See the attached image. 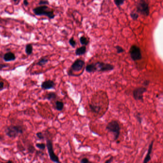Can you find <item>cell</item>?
Returning <instances> with one entry per match:
<instances>
[{
	"label": "cell",
	"mask_w": 163,
	"mask_h": 163,
	"mask_svg": "<svg viewBox=\"0 0 163 163\" xmlns=\"http://www.w3.org/2000/svg\"><path fill=\"white\" fill-rule=\"evenodd\" d=\"M4 132L6 135L9 137L15 138L24 133V128L23 126L19 125H11L5 129Z\"/></svg>",
	"instance_id": "obj_1"
},
{
	"label": "cell",
	"mask_w": 163,
	"mask_h": 163,
	"mask_svg": "<svg viewBox=\"0 0 163 163\" xmlns=\"http://www.w3.org/2000/svg\"><path fill=\"white\" fill-rule=\"evenodd\" d=\"M33 11L36 15H45L50 19H53L55 17V14L54 13V11L50 9L47 5H41L35 8L33 10Z\"/></svg>",
	"instance_id": "obj_2"
},
{
	"label": "cell",
	"mask_w": 163,
	"mask_h": 163,
	"mask_svg": "<svg viewBox=\"0 0 163 163\" xmlns=\"http://www.w3.org/2000/svg\"><path fill=\"white\" fill-rule=\"evenodd\" d=\"M109 132L113 133L114 135V140L117 141L120 135L121 127L119 123L116 120H113L109 123L106 127Z\"/></svg>",
	"instance_id": "obj_3"
},
{
	"label": "cell",
	"mask_w": 163,
	"mask_h": 163,
	"mask_svg": "<svg viewBox=\"0 0 163 163\" xmlns=\"http://www.w3.org/2000/svg\"><path fill=\"white\" fill-rule=\"evenodd\" d=\"M137 13L142 15L148 16L150 13L149 4L145 0H139L136 3Z\"/></svg>",
	"instance_id": "obj_4"
},
{
	"label": "cell",
	"mask_w": 163,
	"mask_h": 163,
	"mask_svg": "<svg viewBox=\"0 0 163 163\" xmlns=\"http://www.w3.org/2000/svg\"><path fill=\"white\" fill-rule=\"evenodd\" d=\"M129 54L131 59L134 61L140 60L142 58L141 49L136 45H133L131 46L129 50Z\"/></svg>",
	"instance_id": "obj_5"
},
{
	"label": "cell",
	"mask_w": 163,
	"mask_h": 163,
	"mask_svg": "<svg viewBox=\"0 0 163 163\" xmlns=\"http://www.w3.org/2000/svg\"><path fill=\"white\" fill-rule=\"evenodd\" d=\"M47 147L49 154L50 159L53 162L60 163L58 157L55 154L53 149V143L51 140H48L47 141Z\"/></svg>",
	"instance_id": "obj_6"
},
{
	"label": "cell",
	"mask_w": 163,
	"mask_h": 163,
	"mask_svg": "<svg viewBox=\"0 0 163 163\" xmlns=\"http://www.w3.org/2000/svg\"><path fill=\"white\" fill-rule=\"evenodd\" d=\"M147 89L144 87L135 88L133 92L134 98L136 100H144V94L147 92Z\"/></svg>",
	"instance_id": "obj_7"
},
{
	"label": "cell",
	"mask_w": 163,
	"mask_h": 163,
	"mask_svg": "<svg viewBox=\"0 0 163 163\" xmlns=\"http://www.w3.org/2000/svg\"><path fill=\"white\" fill-rule=\"evenodd\" d=\"M95 64L98 68V71H110L114 69V66L109 63H104L103 62H97Z\"/></svg>",
	"instance_id": "obj_8"
},
{
	"label": "cell",
	"mask_w": 163,
	"mask_h": 163,
	"mask_svg": "<svg viewBox=\"0 0 163 163\" xmlns=\"http://www.w3.org/2000/svg\"><path fill=\"white\" fill-rule=\"evenodd\" d=\"M85 65V61L80 59H77L75 60L71 66L69 70L71 71L78 72L81 70Z\"/></svg>",
	"instance_id": "obj_9"
},
{
	"label": "cell",
	"mask_w": 163,
	"mask_h": 163,
	"mask_svg": "<svg viewBox=\"0 0 163 163\" xmlns=\"http://www.w3.org/2000/svg\"><path fill=\"white\" fill-rule=\"evenodd\" d=\"M56 84L54 81L52 80H48L43 82L41 84V87L42 89L44 90H48L55 88Z\"/></svg>",
	"instance_id": "obj_10"
},
{
	"label": "cell",
	"mask_w": 163,
	"mask_h": 163,
	"mask_svg": "<svg viewBox=\"0 0 163 163\" xmlns=\"http://www.w3.org/2000/svg\"><path fill=\"white\" fill-rule=\"evenodd\" d=\"M3 59L5 62L12 61L16 59V57L14 53L11 52H9L3 55Z\"/></svg>",
	"instance_id": "obj_11"
},
{
	"label": "cell",
	"mask_w": 163,
	"mask_h": 163,
	"mask_svg": "<svg viewBox=\"0 0 163 163\" xmlns=\"http://www.w3.org/2000/svg\"><path fill=\"white\" fill-rule=\"evenodd\" d=\"M153 141H152L151 142L149 146V148H148V153L145 156V157L144 158V159L143 161L144 163H146L149 162V161H150L151 160V157L150 154L152 152V150H153Z\"/></svg>",
	"instance_id": "obj_12"
},
{
	"label": "cell",
	"mask_w": 163,
	"mask_h": 163,
	"mask_svg": "<svg viewBox=\"0 0 163 163\" xmlns=\"http://www.w3.org/2000/svg\"><path fill=\"white\" fill-rule=\"evenodd\" d=\"M85 70L88 73H94L98 71V68L95 63H92L86 67Z\"/></svg>",
	"instance_id": "obj_13"
},
{
	"label": "cell",
	"mask_w": 163,
	"mask_h": 163,
	"mask_svg": "<svg viewBox=\"0 0 163 163\" xmlns=\"http://www.w3.org/2000/svg\"><path fill=\"white\" fill-rule=\"evenodd\" d=\"M89 108L90 111L94 113H99L100 112L101 110V106L100 105H96L89 104Z\"/></svg>",
	"instance_id": "obj_14"
},
{
	"label": "cell",
	"mask_w": 163,
	"mask_h": 163,
	"mask_svg": "<svg viewBox=\"0 0 163 163\" xmlns=\"http://www.w3.org/2000/svg\"><path fill=\"white\" fill-rule=\"evenodd\" d=\"M86 52V47L85 46L77 48L75 51L76 56H81L84 55Z\"/></svg>",
	"instance_id": "obj_15"
},
{
	"label": "cell",
	"mask_w": 163,
	"mask_h": 163,
	"mask_svg": "<svg viewBox=\"0 0 163 163\" xmlns=\"http://www.w3.org/2000/svg\"><path fill=\"white\" fill-rule=\"evenodd\" d=\"M57 97V95L55 92H50L47 93L46 95L45 98L47 99L48 100H52L56 99Z\"/></svg>",
	"instance_id": "obj_16"
},
{
	"label": "cell",
	"mask_w": 163,
	"mask_h": 163,
	"mask_svg": "<svg viewBox=\"0 0 163 163\" xmlns=\"http://www.w3.org/2000/svg\"><path fill=\"white\" fill-rule=\"evenodd\" d=\"M25 53L28 56L31 55L33 53V45L31 44H28L26 45L25 47Z\"/></svg>",
	"instance_id": "obj_17"
},
{
	"label": "cell",
	"mask_w": 163,
	"mask_h": 163,
	"mask_svg": "<svg viewBox=\"0 0 163 163\" xmlns=\"http://www.w3.org/2000/svg\"><path fill=\"white\" fill-rule=\"evenodd\" d=\"M64 104L62 101L59 100H57L56 102V109L58 111H61L63 110Z\"/></svg>",
	"instance_id": "obj_18"
},
{
	"label": "cell",
	"mask_w": 163,
	"mask_h": 163,
	"mask_svg": "<svg viewBox=\"0 0 163 163\" xmlns=\"http://www.w3.org/2000/svg\"><path fill=\"white\" fill-rule=\"evenodd\" d=\"M48 59L46 57H43L41 59H39V60L38 62V63L36 64L38 66L43 67L44 65H45L47 63H48Z\"/></svg>",
	"instance_id": "obj_19"
},
{
	"label": "cell",
	"mask_w": 163,
	"mask_h": 163,
	"mask_svg": "<svg viewBox=\"0 0 163 163\" xmlns=\"http://www.w3.org/2000/svg\"><path fill=\"white\" fill-rule=\"evenodd\" d=\"M79 41H80V44L82 46H85L88 45L89 42V39L84 36H82L80 38Z\"/></svg>",
	"instance_id": "obj_20"
},
{
	"label": "cell",
	"mask_w": 163,
	"mask_h": 163,
	"mask_svg": "<svg viewBox=\"0 0 163 163\" xmlns=\"http://www.w3.org/2000/svg\"><path fill=\"white\" fill-rule=\"evenodd\" d=\"M125 0H114V3L116 6L120 8L121 5H122L125 2Z\"/></svg>",
	"instance_id": "obj_21"
},
{
	"label": "cell",
	"mask_w": 163,
	"mask_h": 163,
	"mask_svg": "<svg viewBox=\"0 0 163 163\" xmlns=\"http://www.w3.org/2000/svg\"><path fill=\"white\" fill-rule=\"evenodd\" d=\"M36 146L38 149L41 150H44L46 147V144L44 143H37Z\"/></svg>",
	"instance_id": "obj_22"
},
{
	"label": "cell",
	"mask_w": 163,
	"mask_h": 163,
	"mask_svg": "<svg viewBox=\"0 0 163 163\" xmlns=\"http://www.w3.org/2000/svg\"><path fill=\"white\" fill-rule=\"evenodd\" d=\"M130 16L133 20H137L139 17V15L138 13L132 12L130 13Z\"/></svg>",
	"instance_id": "obj_23"
},
{
	"label": "cell",
	"mask_w": 163,
	"mask_h": 163,
	"mask_svg": "<svg viewBox=\"0 0 163 163\" xmlns=\"http://www.w3.org/2000/svg\"><path fill=\"white\" fill-rule=\"evenodd\" d=\"M69 43L70 44V45L73 48H74L76 47V46L77 45V42L75 40H74V38H70L69 40Z\"/></svg>",
	"instance_id": "obj_24"
},
{
	"label": "cell",
	"mask_w": 163,
	"mask_h": 163,
	"mask_svg": "<svg viewBox=\"0 0 163 163\" xmlns=\"http://www.w3.org/2000/svg\"><path fill=\"white\" fill-rule=\"evenodd\" d=\"M115 48L117 51V53L118 54H121V53H123L125 52V50L121 46H116L115 47Z\"/></svg>",
	"instance_id": "obj_25"
},
{
	"label": "cell",
	"mask_w": 163,
	"mask_h": 163,
	"mask_svg": "<svg viewBox=\"0 0 163 163\" xmlns=\"http://www.w3.org/2000/svg\"><path fill=\"white\" fill-rule=\"evenodd\" d=\"M49 1L48 0H41L38 4L40 5H47L49 4Z\"/></svg>",
	"instance_id": "obj_26"
},
{
	"label": "cell",
	"mask_w": 163,
	"mask_h": 163,
	"mask_svg": "<svg viewBox=\"0 0 163 163\" xmlns=\"http://www.w3.org/2000/svg\"><path fill=\"white\" fill-rule=\"evenodd\" d=\"M36 135L39 140H44V135L42 132H38L36 134Z\"/></svg>",
	"instance_id": "obj_27"
},
{
	"label": "cell",
	"mask_w": 163,
	"mask_h": 163,
	"mask_svg": "<svg viewBox=\"0 0 163 163\" xmlns=\"http://www.w3.org/2000/svg\"><path fill=\"white\" fill-rule=\"evenodd\" d=\"M136 118L137 121L139 122V124H142V118L141 117V114H140V113H138L136 114Z\"/></svg>",
	"instance_id": "obj_28"
},
{
	"label": "cell",
	"mask_w": 163,
	"mask_h": 163,
	"mask_svg": "<svg viewBox=\"0 0 163 163\" xmlns=\"http://www.w3.org/2000/svg\"><path fill=\"white\" fill-rule=\"evenodd\" d=\"M35 151V149L34 148V147L31 145H30L29 147H28V151L30 152V153H33L34 152V151Z\"/></svg>",
	"instance_id": "obj_29"
},
{
	"label": "cell",
	"mask_w": 163,
	"mask_h": 163,
	"mask_svg": "<svg viewBox=\"0 0 163 163\" xmlns=\"http://www.w3.org/2000/svg\"><path fill=\"white\" fill-rule=\"evenodd\" d=\"M150 83V81L149 80H145L144 81V82H143V85L144 86V87H148L149 86Z\"/></svg>",
	"instance_id": "obj_30"
},
{
	"label": "cell",
	"mask_w": 163,
	"mask_h": 163,
	"mask_svg": "<svg viewBox=\"0 0 163 163\" xmlns=\"http://www.w3.org/2000/svg\"><path fill=\"white\" fill-rule=\"evenodd\" d=\"M89 162H90V161L88 160V159L87 158H83L80 161V163H89Z\"/></svg>",
	"instance_id": "obj_31"
},
{
	"label": "cell",
	"mask_w": 163,
	"mask_h": 163,
	"mask_svg": "<svg viewBox=\"0 0 163 163\" xmlns=\"http://www.w3.org/2000/svg\"><path fill=\"white\" fill-rule=\"evenodd\" d=\"M9 66L8 65L4 64H0V71L3 68L7 67Z\"/></svg>",
	"instance_id": "obj_32"
},
{
	"label": "cell",
	"mask_w": 163,
	"mask_h": 163,
	"mask_svg": "<svg viewBox=\"0 0 163 163\" xmlns=\"http://www.w3.org/2000/svg\"><path fill=\"white\" fill-rule=\"evenodd\" d=\"M113 157H112L111 158H110L109 160H107V161H106L105 162V163H111V162H113Z\"/></svg>",
	"instance_id": "obj_33"
},
{
	"label": "cell",
	"mask_w": 163,
	"mask_h": 163,
	"mask_svg": "<svg viewBox=\"0 0 163 163\" xmlns=\"http://www.w3.org/2000/svg\"><path fill=\"white\" fill-rule=\"evenodd\" d=\"M23 4L24 5H25L26 6H28L29 5V2L27 0H24V1H23Z\"/></svg>",
	"instance_id": "obj_34"
},
{
	"label": "cell",
	"mask_w": 163,
	"mask_h": 163,
	"mask_svg": "<svg viewBox=\"0 0 163 163\" xmlns=\"http://www.w3.org/2000/svg\"><path fill=\"white\" fill-rule=\"evenodd\" d=\"M4 88V83L2 81H0V89Z\"/></svg>",
	"instance_id": "obj_35"
},
{
	"label": "cell",
	"mask_w": 163,
	"mask_h": 163,
	"mask_svg": "<svg viewBox=\"0 0 163 163\" xmlns=\"http://www.w3.org/2000/svg\"><path fill=\"white\" fill-rule=\"evenodd\" d=\"M13 0L14 2H16V1H17L18 0Z\"/></svg>",
	"instance_id": "obj_36"
}]
</instances>
